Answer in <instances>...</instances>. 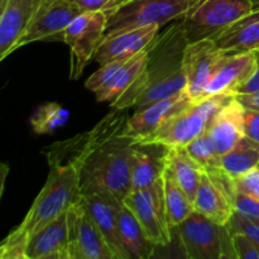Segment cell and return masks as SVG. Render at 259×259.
Masks as SVG:
<instances>
[{
  "label": "cell",
  "instance_id": "8",
  "mask_svg": "<svg viewBox=\"0 0 259 259\" xmlns=\"http://www.w3.org/2000/svg\"><path fill=\"white\" fill-rule=\"evenodd\" d=\"M109 15L105 12H82L71 22L65 34L70 48V78L77 80L103 42L108 28Z\"/></svg>",
  "mask_w": 259,
  "mask_h": 259
},
{
  "label": "cell",
  "instance_id": "15",
  "mask_svg": "<svg viewBox=\"0 0 259 259\" xmlns=\"http://www.w3.org/2000/svg\"><path fill=\"white\" fill-rule=\"evenodd\" d=\"M258 67V56L254 51L227 52L220 60L209 85L205 98L215 94H230L237 96L238 91L254 75Z\"/></svg>",
  "mask_w": 259,
  "mask_h": 259
},
{
  "label": "cell",
  "instance_id": "2",
  "mask_svg": "<svg viewBox=\"0 0 259 259\" xmlns=\"http://www.w3.org/2000/svg\"><path fill=\"white\" fill-rule=\"evenodd\" d=\"M189 43L182 20L163 27L149 46V58L138 80L111 101L114 109H141L186 89L184 52Z\"/></svg>",
  "mask_w": 259,
  "mask_h": 259
},
{
  "label": "cell",
  "instance_id": "1",
  "mask_svg": "<svg viewBox=\"0 0 259 259\" xmlns=\"http://www.w3.org/2000/svg\"><path fill=\"white\" fill-rule=\"evenodd\" d=\"M128 109H114L86 132L82 153L75 162L82 195L109 192L123 201L132 191L134 139L126 133Z\"/></svg>",
  "mask_w": 259,
  "mask_h": 259
},
{
  "label": "cell",
  "instance_id": "25",
  "mask_svg": "<svg viewBox=\"0 0 259 259\" xmlns=\"http://www.w3.org/2000/svg\"><path fill=\"white\" fill-rule=\"evenodd\" d=\"M166 168L194 202L204 168L190 156L185 147L168 148L166 153Z\"/></svg>",
  "mask_w": 259,
  "mask_h": 259
},
{
  "label": "cell",
  "instance_id": "3",
  "mask_svg": "<svg viewBox=\"0 0 259 259\" xmlns=\"http://www.w3.org/2000/svg\"><path fill=\"white\" fill-rule=\"evenodd\" d=\"M50 171L42 190L23 222L0 245L2 259H25L30 238L82 199L80 179L72 163L47 161Z\"/></svg>",
  "mask_w": 259,
  "mask_h": 259
},
{
  "label": "cell",
  "instance_id": "12",
  "mask_svg": "<svg viewBox=\"0 0 259 259\" xmlns=\"http://www.w3.org/2000/svg\"><path fill=\"white\" fill-rule=\"evenodd\" d=\"M225 53L214 39L194 40L186 45L184 52L186 91L194 103L205 98L207 85Z\"/></svg>",
  "mask_w": 259,
  "mask_h": 259
},
{
  "label": "cell",
  "instance_id": "17",
  "mask_svg": "<svg viewBox=\"0 0 259 259\" xmlns=\"http://www.w3.org/2000/svg\"><path fill=\"white\" fill-rule=\"evenodd\" d=\"M162 27L158 24H148L119 32L106 33L99 46L95 61L99 65L116 58H128L146 50L156 39Z\"/></svg>",
  "mask_w": 259,
  "mask_h": 259
},
{
  "label": "cell",
  "instance_id": "21",
  "mask_svg": "<svg viewBox=\"0 0 259 259\" xmlns=\"http://www.w3.org/2000/svg\"><path fill=\"white\" fill-rule=\"evenodd\" d=\"M67 212L43 227L29 239L25 259H70Z\"/></svg>",
  "mask_w": 259,
  "mask_h": 259
},
{
  "label": "cell",
  "instance_id": "7",
  "mask_svg": "<svg viewBox=\"0 0 259 259\" xmlns=\"http://www.w3.org/2000/svg\"><path fill=\"white\" fill-rule=\"evenodd\" d=\"M259 9V0H204L182 20L189 42L217 39L225 29Z\"/></svg>",
  "mask_w": 259,
  "mask_h": 259
},
{
  "label": "cell",
  "instance_id": "36",
  "mask_svg": "<svg viewBox=\"0 0 259 259\" xmlns=\"http://www.w3.org/2000/svg\"><path fill=\"white\" fill-rule=\"evenodd\" d=\"M257 56H258L257 71H255L254 75L249 78V81H248L247 83H244V85L239 89L237 96L248 95V94H253V93H257V91H259V52H257Z\"/></svg>",
  "mask_w": 259,
  "mask_h": 259
},
{
  "label": "cell",
  "instance_id": "26",
  "mask_svg": "<svg viewBox=\"0 0 259 259\" xmlns=\"http://www.w3.org/2000/svg\"><path fill=\"white\" fill-rule=\"evenodd\" d=\"M258 166L259 143L247 136L220 157V167L233 180L253 171Z\"/></svg>",
  "mask_w": 259,
  "mask_h": 259
},
{
  "label": "cell",
  "instance_id": "28",
  "mask_svg": "<svg viewBox=\"0 0 259 259\" xmlns=\"http://www.w3.org/2000/svg\"><path fill=\"white\" fill-rule=\"evenodd\" d=\"M70 118V111L57 103H46L35 109L30 116V126L37 134L53 133L65 125Z\"/></svg>",
  "mask_w": 259,
  "mask_h": 259
},
{
  "label": "cell",
  "instance_id": "30",
  "mask_svg": "<svg viewBox=\"0 0 259 259\" xmlns=\"http://www.w3.org/2000/svg\"><path fill=\"white\" fill-rule=\"evenodd\" d=\"M232 240L237 259H259V247L247 234L232 232Z\"/></svg>",
  "mask_w": 259,
  "mask_h": 259
},
{
  "label": "cell",
  "instance_id": "33",
  "mask_svg": "<svg viewBox=\"0 0 259 259\" xmlns=\"http://www.w3.org/2000/svg\"><path fill=\"white\" fill-rule=\"evenodd\" d=\"M235 190L259 200V167L234 180Z\"/></svg>",
  "mask_w": 259,
  "mask_h": 259
},
{
  "label": "cell",
  "instance_id": "31",
  "mask_svg": "<svg viewBox=\"0 0 259 259\" xmlns=\"http://www.w3.org/2000/svg\"><path fill=\"white\" fill-rule=\"evenodd\" d=\"M234 212L239 214L244 219L259 222V200L244 192H235Z\"/></svg>",
  "mask_w": 259,
  "mask_h": 259
},
{
  "label": "cell",
  "instance_id": "10",
  "mask_svg": "<svg viewBox=\"0 0 259 259\" xmlns=\"http://www.w3.org/2000/svg\"><path fill=\"white\" fill-rule=\"evenodd\" d=\"M70 259H115L81 199L67 211Z\"/></svg>",
  "mask_w": 259,
  "mask_h": 259
},
{
  "label": "cell",
  "instance_id": "38",
  "mask_svg": "<svg viewBox=\"0 0 259 259\" xmlns=\"http://www.w3.org/2000/svg\"><path fill=\"white\" fill-rule=\"evenodd\" d=\"M258 167H259V166H258Z\"/></svg>",
  "mask_w": 259,
  "mask_h": 259
},
{
  "label": "cell",
  "instance_id": "19",
  "mask_svg": "<svg viewBox=\"0 0 259 259\" xmlns=\"http://www.w3.org/2000/svg\"><path fill=\"white\" fill-rule=\"evenodd\" d=\"M244 114L245 106L235 96L211 119L206 132L219 156L229 152L245 137Z\"/></svg>",
  "mask_w": 259,
  "mask_h": 259
},
{
  "label": "cell",
  "instance_id": "9",
  "mask_svg": "<svg viewBox=\"0 0 259 259\" xmlns=\"http://www.w3.org/2000/svg\"><path fill=\"white\" fill-rule=\"evenodd\" d=\"M123 202L136 215L138 222L157 247H164L172 242L174 230L167 218L162 179L147 189L131 191Z\"/></svg>",
  "mask_w": 259,
  "mask_h": 259
},
{
  "label": "cell",
  "instance_id": "24",
  "mask_svg": "<svg viewBox=\"0 0 259 259\" xmlns=\"http://www.w3.org/2000/svg\"><path fill=\"white\" fill-rule=\"evenodd\" d=\"M149 58V47L141 51L133 57L129 58L118 71L113 75V77L104 83L103 86L95 91V98L98 101H114L121 94L125 93L143 73Z\"/></svg>",
  "mask_w": 259,
  "mask_h": 259
},
{
  "label": "cell",
  "instance_id": "4",
  "mask_svg": "<svg viewBox=\"0 0 259 259\" xmlns=\"http://www.w3.org/2000/svg\"><path fill=\"white\" fill-rule=\"evenodd\" d=\"M234 98L230 94H215L197 103H191L162 124L154 133L136 143L161 144L167 148L186 147L196 137L207 131L215 114Z\"/></svg>",
  "mask_w": 259,
  "mask_h": 259
},
{
  "label": "cell",
  "instance_id": "32",
  "mask_svg": "<svg viewBox=\"0 0 259 259\" xmlns=\"http://www.w3.org/2000/svg\"><path fill=\"white\" fill-rule=\"evenodd\" d=\"M232 232H240L247 234L252 238L259 247V222H252V220L244 219L239 214L234 212L232 219L228 223Z\"/></svg>",
  "mask_w": 259,
  "mask_h": 259
},
{
  "label": "cell",
  "instance_id": "18",
  "mask_svg": "<svg viewBox=\"0 0 259 259\" xmlns=\"http://www.w3.org/2000/svg\"><path fill=\"white\" fill-rule=\"evenodd\" d=\"M82 199L115 259H129L119 238L118 218L123 201L109 192H91L82 195Z\"/></svg>",
  "mask_w": 259,
  "mask_h": 259
},
{
  "label": "cell",
  "instance_id": "16",
  "mask_svg": "<svg viewBox=\"0 0 259 259\" xmlns=\"http://www.w3.org/2000/svg\"><path fill=\"white\" fill-rule=\"evenodd\" d=\"M194 101L190 98L186 89L169 98L157 100L141 109H136L134 114L128 118L126 133L133 137L134 142H141L151 136L169 118L186 108Z\"/></svg>",
  "mask_w": 259,
  "mask_h": 259
},
{
  "label": "cell",
  "instance_id": "20",
  "mask_svg": "<svg viewBox=\"0 0 259 259\" xmlns=\"http://www.w3.org/2000/svg\"><path fill=\"white\" fill-rule=\"evenodd\" d=\"M168 148L154 143H134L131 161L132 191L143 190L158 181L166 167Z\"/></svg>",
  "mask_w": 259,
  "mask_h": 259
},
{
  "label": "cell",
  "instance_id": "23",
  "mask_svg": "<svg viewBox=\"0 0 259 259\" xmlns=\"http://www.w3.org/2000/svg\"><path fill=\"white\" fill-rule=\"evenodd\" d=\"M214 40L225 52H259V9L235 22Z\"/></svg>",
  "mask_w": 259,
  "mask_h": 259
},
{
  "label": "cell",
  "instance_id": "35",
  "mask_svg": "<svg viewBox=\"0 0 259 259\" xmlns=\"http://www.w3.org/2000/svg\"><path fill=\"white\" fill-rule=\"evenodd\" d=\"M244 131L245 136L259 143V109L245 108Z\"/></svg>",
  "mask_w": 259,
  "mask_h": 259
},
{
  "label": "cell",
  "instance_id": "37",
  "mask_svg": "<svg viewBox=\"0 0 259 259\" xmlns=\"http://www.w3.org/2000/svg\"><path fill=\"white\" fill-rule=\"evenodd\" d=\"M237 98L239 99V101L245 108L259 109V91L253 94H248V95H239Z\"/></svg>",
  "mask_w": 259,
  "mask_h": 259
},
{
  "label": "cell",
  "instance_id": "5",
  "mask_svg": "<svg viewBox=\"0 0 259 259\" xmlns=\"http://www.w3.org/2000/svg\"><path fill=\"white\" fill-rule=\"evenodd\" d=\"M175 232L186 258L237 259L229 225L219 224L196 210L175 228Z\"/></svg>",
  "mask_w": 259,
  "mask_h": 259
},
{
  "label": "cell",
  "instance_id": "34",
  "mask_svg": "<svg viewBox=\"0 0 259 259\" xmlns=\"http://www.w3.org/2000/svg\"><path fill=\"white\" fill-rule=\"evenodd\" d=\"M73 4L77 5L82 12H105L110 15L115 12L116 8L120 5L123 0H70Z\"/></svg>",
  "mask_w": 259,
  "mask_h": 259
},
{
  "label": "cell",
  "instance_id": "27",
  "mask_svg": "<svg viewBox=\"0 0 259 259\" xmlns=\"http://www.w3.org/2000/svg\"><path fill=\"white\" fill-rule=\"evenodd\" d=\"M162 185L164 192V204H166L167 218L172 230L179 227L190 214L195 210L194 202L190 200L186 192L181 189L176 180L174 179L168 169L164 167L162 174Z\"/></svg>",
  "mask_w": 259,
  "mask_h": 259
},
{
  "label": "cell",
  "instance_id": "11",
  "mask_svg": "<svg viewBox=\"0 0 259 259\" xmlns=\"http://www.w3.org/2000/svg\"><path fill=\"white\" fill-rule=\"evenodd\" d=\"M235 192L234 180L222 167L204 171L194 200L195 210L219 224H228L234 214Z\"/></svg>",
  "mask_w": 259,
  "mask_h": 259
},
{
  "label": "cell",
  "instance_id": "13",
  "mask_svg": "<svg viewBox=\"0 0 259 259\" xmlns=\"http://www.w3.org/2000/svg\"><path fill=\"white\" fill-rule=\"evenodd\" d=\"M82 10L70 0H47L27 28L19 48L34 42H63L67 27Z\"/></svg>",
  "mask_w": 259,
  "mask_h": 259
},
{
  "label": "cell",
  "instance_id": "14",
  "mask_svg": "<svg viewBox=\"0 0 259 259\" xmlns=\"http://www.w3.org/2000/svg\"><path fill=\"white\" fill-rule=\"evenodd\" d=\"M47 0H0V60L19 48L27 28Z\"/></svg>",
  "mask_w": 259,
  "mask_h": 259
},
{
  "label": "cell",
  "instance_id": "6",
  "mask_svg": "<svg viewBox=\"0 0 259 259\" xmlns=\"http://www.w3.org/2000/svg\"><path fill=\"white\" fill-rule=\"evenodd\" d=\"M204 0H123L109 15L106 33L148 24L166 27L184 19Z\"/></svg>",
  "mask_w": 259,
  "mask_h": 259
},
{
  "label": "cell",
  "instance_id": "29",
  "mask_svg": "<svg viewBox=\"0 0 259 259\" xmlns=\"http://www.w3.org/2000/svg\"><path fill=\"white\" fill-rule=\"evenodd\" d=\"M185 148L189 152L190 156L204 168V171L220 167V157L222 156H219L215 149L207 132H204L199 137H196Z\"/></svg>",
  "mask_w": 259,
  "mask_h": 259
},
{
  "label": "cell",
  "instance_id": "22",
  "mask_svg": "<svg viewBox=\"0 0 259 259\" xmlns=\"http://www.w3.org/2000/svg\"><path fill=\"white\" fill-rule=\"evenodd\" d=\"M119 238L129 259H149L153 257L157 245L148 237L136 215L124 205L118 218Z\"/></svg>",
  "mask_w": 259,
  "mask_h": 259
}]
</instances>
